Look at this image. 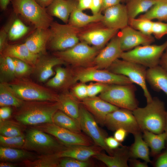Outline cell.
Segmentation results:
<instances>
[{"label": "cell", "mask_w": 167, "mask_h": 167, "mask_svg": "<svg viewBox=\"0 0 167 167\" xmlns=\"http://www.w3.org/2000/svg\"><path fill=\"white\" fill-rule=\"evenodd\" d=\"M15 119L25 125L35 126L53 123V117L59 109L58 102L26 101L19 108Z\"/></svg>", "instance_id": "cell-1"}, {"label": "cell", "mask_w": 167, "mask_h": 167, "mask_svg": "<svg viewBox=\"0 0 167 167\" xmlns=\"http://www.w3.org/2000/svg\"><path fill=\"white\" fill-rule=\"evenodd\" d=\"M82 105L93 116L98 123L104 126L107 115L120 108L96 96L82 100Z\"/></svg>", "instance_id": "cell-18"}, {"label": "cell", "mask_w": 167, "mask_h": 167, "mask_svg": "<svg viewBox=\"0 0 167 167\" xmlns=\"http://www.w3.org/2000/svg\"><path fill=\"white\" fill-rule=\"evenodd\" d=\"M132 111L142 132H164L167 111L164 102L158 97L152 98L145 107H138Z\"/></svg>", "instance_id": "cell-2"}, {"label": "cell", "mask_w": 167, "mask_h": 167, "mask_svg": "<svg viewBox=\"0 0 167 167\" xmlns=\"http://www.w3.org/2000/svg\"><path fill=\"white\" fill-rule=\"evenodd\" d=\"M73 92L78 98L83 100L88 97L87 85L84 84L78 85L73 88Z\"/></svg>", "instance_id": "cell-48"}, {"label": "cell", "mask_w": 167, "mask_h": 167, "mask_svg": "<svg viewBox=\"0 0 167 167\" xmlns=\"http://www.w3.org/2000/svg\"><path fill=\"white\" fill-rule=\"evenodd\" d=\"M16 76L12 58L1 55L0 58L1 83H9L14 80Z\"/></svg>", "instance_id": "cell-36"}, {"label": "cell", "mask_w": 167, "mask_h": 167, "mask_svg": "<svg viewBox=\"0 0 167 167\" xmlns=\"http://www.w3.org/2000/svg\"><path fill=\"white\" fill-rule=\"evenodd\" d=\"M37 157L29 151L24 149L0 147V159L2 161L24 162L34 160Z\"/></svg>", "instance_id": "cell-27"}, {"label": "cell", "mask_w": 167, "mask_h": 167, "mask_svg": "<svg viewBox=\"0 0 167 167\" xmlns=\"http://www.w3.org/2000/svg\"><path fill=\"white\" fill-rule=\"evenodd\" d=\"M11 109L8 106L1 107L0 109V120H4L11 115Z\"/></svg>", "instance_id": "cell-54"}, {"label": "cell", "mask_w": 167, "mask_h": 167, "mask_svg": "<svg viewBox=\"0 0 167 167\" xmlns=\"http://www.w3.org/2000/svg\"><path fill=\"white\" fill-rule=\"evenodd\" d=\"M152 31L154 38L157 39H161L167 35V23L159 21H153Z\"/></svg>", "instance_id": "cell-45"}, {"label": "cell", "mask_w": 167, "mask_h": 167, "mask_svg": "<svg viewBox=\"0 0 167 167\" xmlns=\"http://www.w3.org/2000/svg\"><path fill=\"white\" fill-rule=\"evenodd\" d=\"M75 79L82 83L95 81L107 84L125 85L133 84L127 77L108 70L94 68L83 69L76 75Z\"/></svg>", "instance_id": "cell-14"}, {"label": "cell", "mask_w": 167, "mask_h": 167, "mask_svg": "<svg viewBox=\"0 0 167 167\" xmlns=\"http://www.w3.org/2000/svg\"><path fill=\"white\" fill-rule=\"evenodd\" d=\"M119 31L106 27L101 21L91 23L81 28L79 37L81 41L100 50L103 48Z\"/></svg>", "instance_id": "cell-10"}, {"label": "cell", "mask_w": 167, "mask_h": 167, "mask_svg": "<svg viewBox=\"0 0 167 167\" xmlns=\"http://www.w3.org/2000/svg\"><path fill=\"white\" fill-rule=\"evenodd\" d=\"M51 36L49 28H36L26 39L24 43L32 53L42 55L45 53L46 48Z\"/></svg>", "instance_id": "cell-23"}, {"label": "cell", "mask_w": 167, "mask_h": 167, "mask_svg": "<svg viewBox=\"0 0 167 167\" xmlns=\"http://www.w3.org/2000/svg\"><path fill=\"white\" fill-rule=\"evenodd\" d=\"M123 0H102V6L100 12L105 10L119 4Z\"/></svg>", "instance_id": "cell-52"}, {"label": "cell", "mask_w": 167, "mask_h": 167, "mask_svg": "<svg viewBox=\"0 0 167 167\" xmlns=\"http://www.w3.org/2000/svg\"><path fill=\"white\" fill-rule=\"evenodd\" d=\"M157 0H127L126 5L129 19L136 18L148 11Z\"/></svg>", "instance_id": "cell-32"}, {"label": "cell", "mask_w": 167, "mask_h": 167, "mask_svg": "<svg viewBox=\"0 0 167 167\" xmlns=\"http://www.w3.org/2000/svg\"><path fill=\"white\" fill-rule=\"evenodd\" d=\"M138 17L151 20L156 19L159 21H167V0H157L148 11Z\"/></svg>", "instance_id": "cell-33"}, {"label": "cell", "mask_w": 167, "mask_h": 167, "mask_svg": "<svg viewBox=\"0 0 167 167\" xmlns=\"http://www.w3.org/2000/svg\"><path fill=\"white\" fill-rule=\"evenodd\" d=\"M10 0H0V6L1 9L5 10L7 8Z\"/></svg>", "instance_id": "cell-59"}, {"label": "cell", "mask_w": 167, "mask_h": 167, "mask_svg": "<svg viewBox=\"0 0 167 167\" xmlns=\"http://www.w3.org/2000/svg\"><path fill=\"white\" fill-rule=\"evenodd\" d=\"M103 15L101 13L89 15L76 7L71 13L68 23L78 28H82L94 22L101 21Z\"/></svg>", "instance_id": "cell-31"}, {"label": "cell", "mask_w": 167, "mask_h": 167, "mask_svg": "<svg viewBox=\"0 0 167 167\" xmlns=\"http://www.w3.org/2000/svg\"><path fill=\"white\" fill-rule=\"evenodd\" d=\"M49 28L51 36L47 46L53 50H65L79 42V34L80 28L68 23L61 24L54 21L51 24Z\"/></svg>", "instance_id": "cell-7"}, {"label": "cell", "mask_w": 167, "mask_h": 167, "mask_svg": "<svg viewBox=\"0 0 167 167\" xmlns=\"http://www.w3.org/2000/svg\"><path fill=\"white\" fill-rule=\"evenodd\" d=\"M128 162L129 165L131 167H148V163L144 161L141 162L137 159L130 158Z\"/></svg>", "instance_id": "cell-56"}, {"label": "cell", "mask_w": 167, "mask_h": 167, "mask_svg": "<svg viewBox=\"0 0 167 167\" xmlns=\"http://www.w3.org/2000/svg\"><path fill=\"white\" fill-rule=\"evenodd\" d=\"M142 132L133 135L134 141L129 147L130 158L141 159L152 163L149 157V147L143 139Z\"/></svg>", "instance_id": "cell-28"}, {"label": "cell", "mask_w": 167, "mask_h": 167, "mask_svg": "<svg viewBox=\"0 0 167 167\" xmlns=\"http://www.w3.org/2000/svg\"><path fill=\"white\" fill-rule=\"evenodd\" d=\"M60 158L57 153L42 155L34 160L24 161V163L27 167H58Z\"/></svg>", "instance_id": "cell-37"}, {"label": "cell", "mask_w": 167, "mask_h": 167, "mask_svg": "<svg viewBox=\"0 0 167 167\" xmlns=\"http://www.w3.org/2000/svg\"><path fill=\"white\" fill-rule=\"evenodd\" d=\"M12 58L14 64L16 77L27 75L33 71V68L31 65L20 59L15 58Z\"/></svg>", "instance_id": "cell-44"}, {"label": "cell", "mask_w": 167, "mask_h": 167, "mask_svg": "<svg viewBox=\"0 0 167 167\" xmlns=\"http://www.w3.org/2000/svg\"><path fill=\"white\" fill-rule=\"evenodd\" d=\"M66 146L48 133L35 128L26 131L25 142L22 149L35 152L42 155L58 153Z\"/></svg>", "instance_id": "cell-4"}, {"label": "cell", "mask_w": 167, "mask_h": 167, "mask_svg": "<svg viewBox=\"0 0 167 167\" xmlns=\"http://www.w3.org/2000/svg\"><path fill=\"white\" fill-rule=\"evenodd\" d=\"M152 163L155 167H167V148L156 156V159Z\"/></svg>", "instance_id": "cell-47"}, {"label": "cell", "mask_w": 167, "mask_h": 167, "mask_svg": "<svg viewBox=\"0 0 167 167\" xmlns=\"http://www.w3.org/2000/svg\"><path fill=\"white\" fill-rule=\"evenodd\" d=\"M146 80L153 90L167 96V72L159 65L147 69Z\"/></svg>", "instance_id": "cell-26"}, {"label": "cell", "mask_w": 167, "mask_h": 167, "mask_svg": "<svg viewBox=\"0 0 167 167\" xmlns=\"http://www.w3.org/2000/svg\"><path fill=\"white\" fill-rule=\"evenodd\" d=\"M94 164L89 160L82 161L75 158L65 157L60 159L58 167H89Z\"/></svg>", "instance_id": "cell-43"}, {"label": "cell", "mask_w": 167, "mask_h": 167, "mask_svg": "<svg viewBox=\"0 0 167 167\" xmlns=\"http://www.w3.org/2000/svg\"><path fill=\"white\" fill-rule=\"evenodd\" d=\"M8 32L6 28L1 29L0 32V52L1 53L6 45L8 38Z\"/></svg>", "instance_id": "cell-49"}, {"label": "cell", "mask_w": 167, "mask_h": 167, "mask_svg": "<svg viewBox=\"0 0 167 167\" xmlns=\"http://www.w3.org/2000/svg\"><path fill=\"white\" fill-rule=\"evenodd\" d=\"M78 121L82 131L92 139L94 144L101 147L109 155H112L113 149L109 148L105 142L107 133L98 126L94 117L82 104L80 106Z\"/></svg>", "instance_id": "cell-11"}, {"label": "cell", "mask_w": 167, "mask_h": 167, "mask_svg": "<svg viewBox=\"0 0 167 167\" xmlns=\"http://www.w3.org/2000/svg\"><path fill=\"white\" fill-rule=\"evenodd\" d=\"M123 52L117 34L99 52L93 62L97 68L107 69L114 61L120 58Z\"/></svg>", "instance_id": "cell-17"}, {"label": "cell", "mask_w": 167, "mask_h": 167, "mask_svg": "<svg viewBox=\"0 0 167 167\" xmlns=\"http://www.w3.org/2000/svg\"><path fill=\"white\" fill-rule=\"evenodd\" d=\"M1 54L20 59L31 66H34L41 55L32 52L24 43L17 45L7 44Z\"/></svg>", "instance_id": "cell-24"}, {"label": "cell", "mask_w": 167, "mask_h": 167, "mask_svg": "<svg viewBox=\"0 0 167 167\" xmlns=\"http://www.w3.org/2000/svg\"><path fill=\"white\" fill-rule=\"evenodd\" d=\"M15 94L26 101L57 102L58 96L48 89L27 80H14L8 83Z\"/></svg>", "instance_id": "cell-9"}, {"label": "cell", "mask_w": 167, "mask_h": 167, "mask_svg": "<svg viewBox=\"0 0 167 167\" xmlns=\"http://www.w3.org/2000/svg\"><path fill=\"white\" fill-rule=\"evenodd\" d=\"M103 12L101 21L106 27L119 30L128 25L129 18L125 5L120 3Z\"/></svg>", "instance_id": "cell-19"}, {"label": "cell", "mask_w": 167, "mask_h": 167, "mask_svg": "<svg viewBox=\"0 0 167 167\" xmlns=\"http://www.w3.org/2000/svg\"><path fill=\"white\" fill-rule=\"evenodd\" d=\"M54 0H35L36 2L41 7L46 8L48 7Z\"/></svg>", "instance_id": "cell-58"}, {"label": "cell", "mask_w": 167, "mask_h": 167, "mask_svg": "<svg viewBox=\"0 0 167 167\" xmlns=\"http://www.w3.org/2000/svg\"><path fill=\"white\" fill-rule=\"evenodd\" d=\"M0 135L5 137L19 136L23 134L19 126L14 122L8 121L0 120Z\"/></svg>", "instance_id": "cell-40"}, {"label": "cell", "mask_w": 167, "mask_h": 167, "mask_svg": "<svg viewBox=\"0 0 167 167\" xmlns=\"http://www.w3.org/2000/svg\"><path fill=\"white\" fill-rule=\"evenodd\" d=\"M57 102L59 110L78 121L80 105L73 96L67 93L61 94L58 96Z\"/></svg>", "instance_id": "cell-30"}, {"label": "cell", "mask_w": 167, "mask_h": 167, "mask_svg": "<svg viewBox=\"0 0 167 167\" xmlns=\"http://www.w3.org/2000/svg\"><path fill=\"white\" fill-rule=\"evenodd\" d=\"M121 47L123 52L140 46L151 44L154 37L145 34L129 25L119 31L117 33Z\"/></svg>", "instance_id": "cell-16"}, {"label": "cell", "mask_w": 167, "mask_h": 167, "mask_svg": "<svg viewBox=\"0 0 167 167\" xmlns=\"http://www.w3.org/2000/svg\"><path fill=\"white\" fill-rule=\"evenodd\" d=\"M24 101L17 97L9 87L8 83L0 84V106H13L19 108Z\"/></svg>", "instance_id": "cell-35"}, {"label": "cell", "mask_w": 167, "mask_h": 167, "mask_svg": "<svg viewBox=\"0 0 167 167\" xmlns=\"http://www.w3.org/2000/svg\"><path fill=\"white\" fill-rule=\"evenodd\" d=\"M65 63L63 60L55 56L52 57L41 55L34 65L33 71L38 80L43 82L54 74V66Z\"/></svg>", "instance_id": "cell-20"}, {"label": "cell", "mask_w": 167, "mask_h": 167, "mask_svg": "<svg viewBox=\"0 0 167 167\" xmlns=\"http://www.w3.org/2000/svg\"><path fill=\"white\" fill-rule=\"evenodd\" d=\"M114 131L113 137L121 143L124 141L129 133L126 130L121 128L118 129Z\"/></svg>", "instance_id": "cell-51"}, {"label": "cell", "mask_w": 167, "mask_h": 167, "mask_svg": "<svg viewBox=\"0 0 167 167\" xmlns=\"http://www.w3.org/2000/svg\"><path fill=\"white\" fill-rule=\"evenodd\" d=\"M109 85L98 83L87 85L88 97L96 96L105 90Z\"/></svg>", "instance_id": "cell-46"}, {"label": "cell", "mask_w": 167, "mask_h": 167, "mask_svg": "<svg viewBox=\"0 0 167 167\" xmlns=\"http://www.w3.org/2000/svg\"><path fill=\"white\" fill-rule=\"evenodd\" d=\"M102 4V0H92L90 9L92 15H96L100 12Z\"/></svg>", "instance_id": "cell-53"}, {"label": "cell", "mask_w": 167, "mask_h": 167, "mask_svg": "<svg viewBox=\"0 0 167 167\" xmlns=\"http://www.w3.org/2000/svg\"><path fill=\"white\" fill-rule=\"evenodd\" d=\"M104 126L112 131L123 128L133 135L142 132L132 111L125 109L119 108L109 113L106 117Z\"/></svg>", "instance_id": "cell-15"}, {"label": "cell", "mask_w": 167, "mask_h": 167, "mask_svg": "<svg viewBox=\"0 0 167 167\" xmlns=\"http://www.w3.org/2000/svg\"><path fill=\"white\" fill-rule=\"evenodd\" d=\"M29 28L19 19L15 20L8 32V38L11 41L19 39L24 36L29 31Z\"/></svg>", "instance_id": "cell-38"}, {"label": "cell", "mask_w": 167, "mask_h": 167, "mask_svg": "<svg viewBox=\"0 0 167 167\" xmlns=\"http://www.w3.org/2000/svg\"><path fill=\"white\" fill-rule=\"evenodd\" d=\"M92 0H77V8L83 11L87 9H90Z\"/></svg>", "instance_id": "cell-55"}, {"label": "cell", "mask_w": 167, "mask_h": 167, "mask_svg": "<svg viewBox=\"0 0 167 167\" xmlns=\"http://www.w3.org/2000/svg\"><path fill=\"white\" fill-rule=\"evenodd\" d=\"M112 155L101 152L92 157L104 163L108 167H128L130 158L129 147L122 146L113 149Z\"/></svg>", "instance_id": "cell-21"}, {"label": "cell", "mask_w": 167, "mask_h": 167, "mask_svg": "<svg viewBox=\"0 0 167 167\" xmlns=\"http://www.w3.org/2000/svg\"><path fill=\"white\" fill-rule=\"evenodd\" d=\"M164 132L165 133L166 135V143L167 144V111H166L165 123Z\"/></svg>", "instance_id": "cell-61"}, {"label": "cell", "mask_w": 167, "mask_h": 167, "mask_svg": "<svg viewBox=\"0 0 167 167\" xmlns=\"http://www.w3.org/2000/svg\"><path fill=\"white\" fill-rule=\"evenodd\" d=\"M167 48V40L160 45H140L123 52L120 58L151 68L159 65L160 59Z\"/></svg>", "instance_id": "cell-6"}, {"label": "cell", "mask_w": 167, "mask_h": 167, "mask_svg": "<svg viewBox=\"0 0 167 167\" xmlns=\"http://www.w3.org/2000/svg\"><path fill=\"white\" fill-rule=\"evenodd\" d=\"M146 67L139 64L122 59H116L107 69L114 73L122 75L128 78L133 83L142 89L147 103L152 97L146 85Z\"/></svg>", "instance_id": "cell-8"}, {"label": "cell", "mask_w": 167, "mask_h": 167, "mask_svg": "<svg viewBox=\"0 0 167 167\" xmlns=\"http://www.w3.org/2000/svg\"><path fill=\"white\" fill-rule=\"evenodd\" d=\"M53 123L61 127L77 133H81L79 121L58 109L53 117Z\"/></svg>", "instance_id": "cell-34"}, {"label": "cell", "mask_w": 167, "mask_h": 167, "mask_svg": "<svg viewBox=\"0 0 167 167\" xmlns=\"http://www.w3.org/2000/svg\"><path fill=\"white\" fill-rule=\"evenodd\" d=\"M55 75L46 83V85L49 87L58 88L63 86L67 80L68 73L66 70L61 67H57Z\"/></svg>", "instance_id": "cell-41"}, {"label": "cell", "mask_w": 167, "mask_h": 167, "mask_svg": "<svg viewBox=\"0 0 167 167\" xmlns=\"http://www.w3.org/2000/svg\"><path fill=\"white\" fill-rule=\"evenodd\" d=\"M105 142L108 147L112 150L116 149L122 146L121 143L118 141L112 136L107 137L105 139Z\"/></svg>", "instance_id": "cell-50"}, {"label": "cell", "mask_w": 167, "mask_h": 167, "mask_svg": "<svg viewBox=\"0 0 167 167\" xmlns=\"http://www.w3.org/2000/svg\"><path fill=\"white\" fill-rule=\"evenodd\" d=\"M143 137L151 149L152 156H156L165 148L166 135L164 132L155 134L147 130L142 131Z\"/></svg>", "instance_id": "cell-29"}, {"label": "cell", "mask_w": 167, "mask_h": 167, "mask_svg": "<svg viewBox=\"0 0 167 167\" xmlns=\"http://www.w3.org/2000/svg\"><path fill=\"white\" fill-rule=\"evenodd\" d=\"M77 6V2L75 0H54L46 9L50 16L67 24L71 13Z\"/></svg>", "instance_id": "cell-25"}, {"label": "cell", "mask_w": 167, "mask_h": 167, "mask_svg": "<svg viewBox=\"0 0 167 167\" xmlns=\"http://www.w3.org/2000/svg\"><path fill=\"white\" fill-rule=\"evenodd\" d=\"M17 165L9 162L3 161L0 164V167H15Z\"/></svg>", "instance_id": "cell-60"}, {"label": "cell", "mask_w": 167, "mask_h": 167, "mask_svg": "<svg viewBox=\"0 0 167 167\" xmlns=\"http://www.w3.org/2000/svg\"><path fill=\"white\" fill-rule=\"evenodd\" d=\"M99 50L96 48L81 41L68 49L55 51L54 54L65 62L75 65L82 66L94 61Z\"/></svg>", "instance_id": "cell-12"}, {"label": "cell", "mask_w": 167, "mask_h": 167, "mask_svg": "<svg viewBox=\"0 0 167 167\" xmlns=\"http://www.w3.org/2000/svg\"><path fill=\"white\" fill-rule=\"evenodd\" d=\"M37 126L36 128L55 137L66 146L91 145L94 144L92 139L86 135L74 132L60 127L54 123Z\"/></svg>", "instance_id": "cell-13"}, {"label": "cell", "mask_w": 167, "mask_h": 167, "mask_svg": "<svg viewBox=\"0 0 167 167\" xmlns=\"http://www.w3.org/2000/svg\"><path fill=\"white\" fill-rule=\"evenodd\" d=\"M10 0L14 12L21 15L36 28H49L53 21L46 9L40 6L35 0Z\"/></svg>", "instance_id": "cell-3"}, {"label": "cell", "mask_w": 167, "mask_h": 167, "mask_svg": "<svg viewBox=\"0 0 167 167\" xmlns=\"http://www.w3.org/2000/svg\"><path fill=\"white\" fill-rule=\"evenodd\" d=\"M25 141V135L14 137L0 135L1 146L12 148L22 149Z\"/></svg>", "instance_id": "cell-42"}, {"label": "cell", "mask_w": 167, "mask_h": 167, "mask_svg": "<svg viewBox=\"0 0 167 167\" xmlns=\"http://www.w3.org/2000/svg\"><path fill=\"white\" fill-rule=\"evenodd\" d=\"M152 20L138 17L129 19L128 25L145 34L152 36Z\"/></svg>", "instance_id": "cell-39"}, {"label": "cell", "mask_w": 167, "mask_h": 167, "mask_svg": "<svg viewBox=\"0 0 167 167\" xmlns=\"http://www.w3.org/2000/svg\"><path fill=\"white\" fill-rule=\"evenodd\" d=\"M159 65L167 72V48L160 59Z\"/></svg>", "instance_id": "cell-57"}, {"label": "cell", "mask_w": 167, "mask_h": 167, "mask_svg": "<svg viewBox=\"0 0 167 167\" xmlns=\"http://www.w3.org/2000/svg\"><path fill=\"white\" fill-rule=\"evenodd\" d=\"M136 89L133 84H109L99 97L120 108L132 111L138 107L135 94Z\"/></svg>", "instance_id": "cell-5"}, {"label": "cell", "mask_w": 167, "mask_h": 167, "mask_svg": "<svg viewBox=\"0 0 167 167\" xmlns=\"http://www.w3.org/2000/svg\"><path fill=\"white\" fill-rule=\"evenodd\" d=\"M102 150L101 147L95 144L91 145H66V148L57 154L60 158L68 157L86 161Z\"/></svg>", "instance_id": "cell-22"}]
</instances>
